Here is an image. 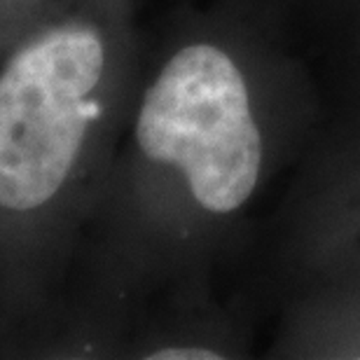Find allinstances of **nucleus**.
Masks as SVG:
<instances>
[{
    "instance_id": "f03ea898",
    "label": "nucleus",
    "mask_w": 360,
    "mask_h": 360,
    "mask_svg": "<svg viewBox=\"0 0 360 360\" xmlns=\"http://www.w3.org/2000/svg\"><path fill=\"white\" fill-rule=\"evenodd\" d=\"M143 45L136 0H66L0 66V302L12 311L68 278Z\"/></svg>"
},
{
    "instance_id": "20e7f679",
    "label": "nucleus",
    "mask_w": 360,
    "mask_h": 360,
    "mask_svg": "<svg viewBox=\"0 0 360 360\" xmlns=\"http://www.w3.org/2000/svg\"><path fill=\"white\" fill-rule=\"evenodd\" d=\"M267 309L243 281L185 288L153 300L129 323L115 356L143 360L253 358Z\"/></svg>"
},
{
    "instance_id": "7ed1b4c3",
    "label": "nucleus",
    "mask_w": 360,
    "mask_h": 360,
    "mask_svg": "<svg viewBox=\"0 0 360 360\" xmlns=\"http://www.w3.org/2000/svg\"><path fill=\"white\" fill-rule=\"evenodd\" d=\"M340 276H360V110L328 108L262 215L241 281L271 316L285 292Z\"/></svg>"
},
{
    "instance_id": "0eeeda50",
    "label": "nucleus",
    "mask_w": 360,
    "mask_h": 360,
    "mask_svg": "<svg viewBox=\"0 0 360 360\" xmlns=\"http://www.w3.org/2000/svg\"><path fill=\"white\" fill-rule=\"evenodd\" d=\"M61 5L49 0H0V45H12Z\"/></svg>"
},
{
    "instance_id": "423d86ee",
    "label": "nucleus",
    "mask_w": 360,
    "mask_h": 360,
    "mask_svg": "<svg viewBox=\"0 0 360 360\" xmlns=\"http://www.w3.org/2000/svg\"><path fill=\"white\" fill-rule=\"evenodd\" d=\"M292 31L333 108L360 110V0H300Z\"/></svg>"
},
{
    "instance_id": "f257e3e1",
    "label": "nucleus",
    "mask_w": 360,
    "mask_h": 360,
    "mask_svg": "<svg viewBox=\"0 0 360 360\" xmlns=\"http://www.w3.org/2000/svg\"><path fill=\"white\" fill-rule=\"evenodd\" d=\"M328 115L295 38L236 5L174 12L143 45L124 124L82 229L66 349L115 356L153 300L239 281L269 194Z\"/></svg>"
},
{
    "instance_id": "39448f33",
    "label": "nucleus",
    "mask_w": 360,
    "mask_h": 360,
    "mask_svg": "<svg viewBox=\"0 0 360 360\" xmlns=\"http://www.w3.org/2000/svg\"><path fill=\"white\" fill-rule=\"evenodd\" d=\"M271 360H360V276L323 278L285 292L271 314Z\"/></svg>"
}]
</instances>
